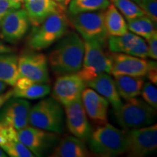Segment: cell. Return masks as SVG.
Instances as JSON below:
<instances>
[{"instance_id": "obj_16", "label": "cell", "mask_w": 157, "mask_h": 157, "mask_svg": "<svg viewBox=\"0 0 157 157\" xmlns=\"http://www.w3.org/2000/svg\"><path fill=\"white\" fill-rule=\"evenodd\" d=\"M107 42L110 51L114 53L127 54L141 58L148 57L146 42L134 33L127 31L121 36H109Z\"/></svg>"}, {"instance_id": "obj_3", "label": "cell", "mask_w": 157, "mask_h": 157, "mask_svg": "<svg viewBox=\"0 0 157 157\" xmlns=\"http://www.w3.org/2000/svg\"><path fill=\"white\" fill-rule=\"evenodd\" d=\"M90 150L103 156H115L126 152L127 137L121 131L109 123L98 127L88 138Z\"/></svg>"}, {"instance_id": "obj_39", "label": "cell", "mask_w": 157, "mask_h": 157, "mask_svg": "<svg viewBox=\"0 0 157 157\" xmlns=\"http://www.w3.org/2000/svg\"><path fill=\"white\" fill-rule=\"evenodd\" d=\"M132 1H133L134 2H135L136 4H137V5H139V4H140V2H141V0H132Z\"/></svg>"}, {"instance_id": "obj_28", "label": "cell", "mask_w": 157, "mask_h": 157, "mask_svg": "<svg viewBox=\"0 0 157 157\" xmlns=\"http://www.w3.org/2000/svg\"><path fill=\"white\" fill-rule=\"evenodd\" d=\"M7 155L12 157H33L34 155L21 141L13 140L1 146Z\"/></svg>"}, {"instance_id": "obj_36", "label": "cell", "mask_w": 157, "mask_h": 157, "mask_svg": "<svg viewBox=\"0 0 157 157\" xmlns=\"http://www.w3.org/2000/svg\"><path fill=\"white\" fill-rule=\"evenodd\" d=\"M7 84L5 83V82L2 81H0V93H2V92L5 91V90L7 89Z\"/></svg>"}, {"instance_id": "obj_10", "label": "cell", "mask_w": 157, "mask_h": 157, "mask_svg": "<svg viewBox=\"0 0 157 157\" xmlns=\"http://www.w3.org/2000/svg\"><path fill=\"white\" fill-rule=\"evenodd\" d=\"M48 60L42 53L25 52L18 58V78L25 77L34 83H47L49 81Z\"/></svg>"}, {"instance_id": "obj_33", "label": "cell", "mask_w": 157, "mask_h": 157, "mask_svg": "<svg viewBox=\"0 0 157 157\" xmlns=\"http://www.w3.org/2000/svg\"><path fill=\"white\" fill-rule=\"evenodd\" d=\"M146 76L153 84H157V65H155L149 70Z\"/></svg>"}, {"instance_id": "obj_8", "label": "cell", "mask_w": 157, "mask_h": 157, "mask_svg": "<svg viewBox=\"0 0 157 157\" xmlns=\"http://www.w3.org/2000/svg\"><path fill=\"white\" fill-rule=\"evenodd\" d=\"M17 139L34 156H42L56 146L59 141V135L58 133L28 125L17 131Z\"/></svg>"}, {"instance_id": "obj_14", "label": "cell", "mask_w": 157, "mask_h": 157, "mask_svg": "<svg viewBox=\"0 0 157 157\" xmlns=\"http://www.w3.org/2000/svg\"><path fill=\"white\" fill-rule=\"evenodd\" d=\"M52 90V98L63 105H69L82 97L86 84L78 74L59 76Z\"/></svg>"}, {"instance_id": "obj_6", "label": "cell", "mask_w": 157, "mask_h": 157, "mask_svg": "<svg viewBox=\"0 0 157 157\" xmlns=\"http://www.w3.org/2000/svg\"><path fill=\"white\" fill-rule=\"evenodd\" d=\"M84 55L78 75L85 84L101 74H111L112 61L103 46L95 40H84Z\"/></svg>"}, {"instance_id": "obj_32", "label": "cell", "mask_w": 157, "mask_h": 157, "mask_svg": "<svg viewBox=\"0 0 157 157\" xmlns=\"http://www.w3.org/2000/svg\"><path fill=\"white\" fill-rule=\"evenodd\" d=\"M148 42V56L154 60L157 59V33L147 39Z\"/></svg>"}, {"instance_id": "obj_24", "label": "cell", "mask_w": 157, "mask_h": 157, "mask_svg": "<svg viewBox=\"0 0 157 157\" xmlns=\"http://www.w3.org/2000/svg\"><path fill=\"white\" fill-rule=\"evenodd\" d=\"M110 5V0H71L68 13L70 15H76L86 12L105 10Z\"/></svg>"}, {"instance_id": "obj_7", "label": "cell", "mask_w": 157, "mask_h": 157, "mask_svg": "<svg viewBox=\"0 0 157 157\" xmlns=\"http://www.w3.org/2000/svg\"><path fill=\"white\" fill-rule=\"evenodd\" d=\"M68 21L84 40H95L102 46L106 44L109 36L104 22V10L69 14Z\"/></svg>"}, {"instance_id": "obj_31", "label": "cell", "mask_w": 157, "mask_h": 157, "mask_svg": "<svg viewBox=\"0 0 157 157\" xmlns=\"http://www.w3.org/2000/svg\"><path fill=\"white\" fill-rule=\"evenodd\" d=\"M21 7V3L17 2L15 0H0V23L8 13L20 9Z\"/></svg>"}, {"instance_id": "obj_29", "label": "cell", "mask_w": 157, "mask_h": 157, "mask_svg": "<svg viewBox=\"0 0 157 157\" xmlns=\"http://www.w3.org/2000/svg\"><path fill=\"white\" fill-rule=\"evenodd\" d=\"M140 94H142L143 99L147 103L156 109L157 90L156 87L151 83H144Z\"/></svg>"}, {"instance_id": "obj_26", "label": "cell", "mask_w": 157, "mask_h": 157, "mask_svg": "<svg viewBox=\"0 0 157 157\" xmlns=\"http://www.w3.org/2000/svg\"><path fill=\"white\" fill-rule=\"evenodd\" d=\"M50 87L45 83H34L24 90L13 89V97L35 100L44 98L50 93Z\"/></svg>"}, {"instance_id": "obj_4", "label": "cell", "mask_w": 157, "mask_h": 157, "mask_svg": "<svg viewBox=\"0 0 157 157\" xmlns=\"http://www.w3.org/2000/svg\"><path fill=\"white\" fill-rule=\"evenodd\" d=\"M29 124L50 132L61 133L64 129V113L60 103L52 97L39 102L30 109Z\"/></svg>"}, {"instance_id": "obj_34", "label": "cell", "mask_w": 157, "mask_h": 157, "mask_svg": "<svg viewBox=\"0 0 157 157\" xmlns=\"http://www.w3.org/2000/svg\"><path fill=\"white\" fill-rule=\"evenodd\" d=\"M11 98H13V90H10L5 93L0 94V109L3 106L4 104Z\"/></svg>"}, {"instance_id": "obj_5", "label": "cell", "mask_w": 157, "mask_h": 157, "mask_svg": "<svg viewBox=\"0 0 157 157\" xmlns=\"http://www.w3.org/2000/svg\"><path fill=\"white\" fill-rule=\"evenodd\" d=\"M118 124L125 129L146 127L151 124L156 117V109L140 98L127 100L125 104L114 110Z\"/></svg>"}, {"instance_id": "obj_22", "label": "cell", "mask_w": 157, "mask_h": 157, "mask_svg": "<svg viewBox=\"0 0 157 157\" xmlns=\"http://www.w3.org/2000/svg\"><path fill=\"white\" fill-rule=\"evenodd\" d=\"M104 12V22L109 36H121L128 31L127 24L117 7L111 4Z\"/></svg>"}, {"instance_id": "obj_23", "label": "cell", "mask_w": 157, "mask_h": 157, "mask_svg": "<svg viewBox=\"0 0 157 157\" xmlns=\"http://www.w3.org/2000/svg\"><path fill=\"white\" fill-rule=\"evenodd\" d=\"M17 60L18 57L11 52L0 54V81L15 86L18 78Z\"/></svg>"}, {"instance_id": "obj_11", "label": "cell", "mask_w": 157, "mask_h": 157, "mask_svg": "<svg viewBox=\"0 0 157 157\" xmlns=\"http://www.w3.org/2000/svg\"><path fill=\"white\" fill-rule=\"evenodd\" d=\"M110 57L112 61L111 74L114 76L126 75L143 77L156 65V62L148 61L144 58L127 54L113 52Z\"/></svg>"}, {"instance_id": "obj_9", "label": "cell", "mask_w": 157, "mask_h": 157, "mask_svg": "<svg viewBox=\"0 0 157 157\" xmlns=\"http://www.w3.org/2000/svg\"><path fill=\"white\" fill-rule=\"evenodd\" d=\"M129 156L142 157L156 150L157 125L130 129L125 132Z\"/></svg>"}, {"instance_id": "obj_18", "label": "cell", "mask_w": 157, "mask_h": 157, "mask_svg": "<svg viewBox=\"0 0 157 157\" xmlns=\"http://www.w3.org/2000/svg\"><path fill=\"white\" fill-rule=\"evenodd\" d=\"M23 2L30 23L33 26L42 23L52 13L66 12V10L64 5L54 0H24Z\"/></svg>"}, {"instance_id": "obj_19", "label": "cell", "mask_w": 157, "mask_h": 157, "mask_svg": "<svg viewBox=\"0 0 157 157\" xmlns=\"http://www.w3.org/2000/svg\"><path fill=\"white\" fill-rule=\"evenodd\" d=\"M86 85L96 90L98 94L103 96L111 104L114 110L122 105L121 97L118 93L115 82L109 74H101L91 81L87 82Z\"/></svg>"}, {"instance_id": "obj_1", "label": "cell", "mask_w": 157, "mask_h": 157, "mask_svg": "<svg viewBox=\"0 0 157 157\" xmlns=\"http://www.w3.org/2000/svg\"><path fill=\"white\" fill-rule=\"evenodd\" d=\"M84 55V42L75 32L60 39L48 57V64L57 76L76 74L81 69Z\"/></svg>"}, {"instance_id": "obj_21", "label": "cell", "mask_w": 157, "mask_h": 157, "mask_svg": "<svg viewBox=\"0 0 157 157\" xmlns=\"http://www.w3.org/2000/svg\"><path fill=\"white\" fill-rule=\"evenodd\" d=\"M114 82L119 96L124 100L140 95L145 83L142 77L126 75L116 76Z\"/></svg>"}, {"instance_id": "obj_40", "label": "cell", "mask_w": 157, "mask_h": 157, "mask_svg": "<svg viewBox=\"0 0 157 157\" xmlns=\"http://www.w3.org/2000/svg\"><path fill=\"white\" fill-rule=\"evenodd\" d=\"M15 1L17 2L21 3V2H24V0H15Z\"/></svg>"}, {"instance_id": "obj_41", "label": "cell", "mask_w": 157, "mask_h": 157, "mask_svg": "<svg viewBox=\"0 0 157 157\" xmlns=\"http://www.w3.org/2000/svg\"><path fill=\"white\" fill-rule=\"evenodd\" d=\"M3 127H4V124H2L0 123V129H1Z\"/></svg>"}, {"instance_id": "obj_13", "label": "cell", "mask_w": 157, "mask_h": 157, "mask_svg": "<svg viewBox=\"0 0 157 157\" xmlns=\"http://www.w3.org/2000/svg\"><path fill=\"white\" fill-rule=\"evenodd\" d=\"M30 26L25 10L17 9L8 13L0 23V36L5 42L16 44L23 38Z\"/></svg>"}, {"instance_id": "obj_12", "label": "cell", "mask_w": 157, "mask_h": 157, "mask_svg": "<svg viewBox=\"0 0 157 157\" xmlns=\"http://www.w3.org/2000/svg\"><path fill=\"white\" fill-rule=\"evenodd\" d=\"M31 105L25 99L10 98L0 110V123L17 131L28 126Z\"/></svg>"}, {"instance_id": "obj_38", "label": "cell", "mask_w": 157, "mask_h": 157, "mask_svg": "<svg viewBox=\"0 0 157 157\" xmlns=\"http://www.w3.org/2000/svg\"><path fill=\"white\" fill-rule=\"evenodd\" d=\"M54 1H56V2H59V3L66 4L68 1H70V0H54Z\"/></svg>"}, {"instance_id": "obj_15", "label": "cell", "mask_w": 157, "mask_h": 157, "mask_svg": "<svg viewBox=\"0 0 157 157\" xmlns=\"http://www.w3.org/2000/svg\"><path fill=\"white\" fill-rule=\"evenodd\" d=\"M64 107L66 124L69 132L82 141L87 140L92 133V128L88 121L82 98Z\"/></svg>"}, {"instance_id": "obj_17", "label": "cell", "mask_w": 157, "mask_h": 157, "mask_svg": "<svg viewBox=\"0 0 157 157\" xmlns=\"http://www.w3.org/2000/svg\"><path fill=\"white\" fill-rule=\"evenodd\" d=\"M81 98L86 113L94 123L98 125L107 123L109 102L105 98L93 89H84Z\"/></svg>"}, {"instance_id": "obj_27", "label": "cell", "mask_w": 157, "mask_h": 157, "mask_svg": "<svg viewBox=\"0 0 157 157\" xmlns=\"http://www.w3.org/2000/svg\"><path fill=\"white\" fill-rule=\"evenodd\" d=\"M110 2L122 13L127 21L146 15L140 6L132 0H110Z\"/></svg>"}, {"instance_id": "obj_30", "label": "cell", "mask_w": 157, "mask_h": 157, "mask_svg": "<svg viewBox=\"0 0 157 157\" xmlns=\"http://www.w3.org/2000/svg\"><path fill=\"white\" fill-rule=\"evenodd\" d=\"M144 12L145 15L148 17L155 24L157 22V2L156 0H141L138 5Z\"/></svg>"}, {"instance_id": "obj_2", "label": "cell", "mask_w": 157, "mask_h": 157, "mask_svg": "<svg viewBox=\"0 0 157 157\" xmlns=\"http://www.w3.org/2000/svg\"><path fill=\"white\" fill-rule=\"evenodd\" d=\"M69 21L65 12L55 13L40 24L34 26L28 37V45L35 50H42L60 40L67 34Z\"/></svg>"}, {"instance_id": "obj_20", "label": "cell", "mask_w": 157, "mask_h": 157, "mask_svg": "<svg viewBox=\"0 0 157 157\" xmlns=\"http://www.w3.org/2000/svg\"><path fill=\"white\" fill-rule=\"evenodd\" d=\"M91 154L84 141L76 137L66 136L60 140L51 153V157H87Z\"/></svg>"}, {"instance_id": "obj_25", "label": "cell", "mask_w": 157, "mask_h": 157, "mask_svg": "<svg viewBox=\"0 0 157 157\" xmlns=\"http://www.w3.org/2000/svg\"><path fill=\"white\" fill-rule=\"evenodd\" d=\"M127 21H128L127 28L129 30H130L135 34L146 39L156 32V25H154V23L146 15L136 17Z\"/></svg>"}, {"instance_id": "obj_37", "label": "cell", "mask_w": 157, "mask_h": 157, "mask_svg": "<svg viewBox=\"0 0 157 157\" xmlns=\"http://www.w3.org/2000/svg\"><path fill=\"white\" fill-rule=\"evenodd\" d=\"M7 156V154H6V153L3 151V149L0 147V157H6Z\"/></svg>"}, {"instance_id": "obj_35", "label": "cell", "mask_w": 157, "mask_h": 157, "mask_svg": "<svg viewBox=\"0 0 157 157\" xmlns=\"http://www.w3.org/2000/svg\"><path fill=\"white\" fill-rule=\"evenodd\" d=\"M13 48L7 46V45L3 44L2 42H0V54L12 52H13Z\"/></svg>"}]
</instances>
